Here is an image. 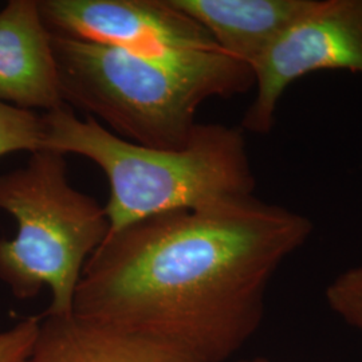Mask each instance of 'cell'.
Listing matches in <instances>:
<instances>
[{
    "instance_id": "9c48e42d",
    "label": "cell",
    "mask_w": 362,
    "mask_h": 362,
    "mask_svg": "<svg viewBox=\"0 0 362 362\" xmlns=\"http://www.w3.org/2000/svg\"><path fill=\"white\" fill-rule=\"evenodd\" d=\"M28 362H199L149 338L73 314L42 315Z\"/></svg>"
},
{
    "instance_id": "7c38bea8",
    "label": "cell",
    "mask_w": 362,
    "mask_h": 362,
    "mask_svg": "<svg viewBox=\"0 0 362 362\" xmlns=\"http://www.w3.org/2000/svg\"><path fill=\"white\" fill-rule=\"evenodd\" d=\"M40 317H28L0 332V362H28Z\"/></svg>"
},
{
    "instance_id": "4fadbf2b",
    "label": "cell",
    "mask_w": 362,
    "mask_h": 362,
    "mask_svg": "<svg viewBox=\"0 0 362 362\" xmlns=\"http://www.w3.org/2000/svg\"><path fill=\"white\" fill-rule=\"evenodd\" d=\"M239 362H272V360L266 358V357H252V358H246Z\"/></svg>"
},
{
    "instance_id": "7a4b0ae2",
    "label": "cell",
    "mask_w": 362,
    "mask_h": 362,
    "mask_svg": "<svg viewBox=\"0 0 362 362\" xmlns=\"http://www.w3.org/2000/svg\"><path fill=\"white\" fill-rule=\"evenodd\" d=\"M52 34L62 101L143 146L176 151L191 140L199 106L255 86L250 66L219 47L148 58Z\"/></svg>"
},
{
    "instance_id": "5b68a950",
    "label": "cell",
    "mask_w": 362,
    "mask_h": 362,
    "mask_svg": "<svg viewBox=\"0 0 362 362\" xmlns=\"http://www.w3.org/2000/svg\"><path fill=\"white\" fill-rule=\"evenodd\" d=\"M322 70L362 74V0H315L252 66L257 94L242 129L267 134L286 89Z\"/></svg>"
},
{
    "instance_id": "52a82bcc",
    "label": "cell",
    "mask_w": 362,
    "mask_h": 362,
    "mask_svg": "<svg viewBox=\"0 0 362 362\" xmlns=\"http://www.w3.org/2000/svg\"><path fill=\"white\" fill-rule=\"evenodd\" d=\"M0 101L45 113L65 105L38 0H10L0 11Z\"/></svg>"
},
{
    "instance_id": "8fae6325",
    "label": "cell",
    "mask_w": 362,
    "mask_h": 362,
    "mask_svg": "<svg viewBox=\"0 0 362 362\" xmlns=\"http://www.w3.org/2000/svg\"><path fill=\"white\" fill-rule=\"evenodd\" d=\"M325 298L338 317L362 332V264L339 274L326 287Z\"/></svg>"
},
{
    "instance_id": "6da1fadb",
    "label": "cell",
    "mask_w": 362,
    "mask_h": 362,
    "mask_svg": "<svg viewBox=\"0 0 362 362\" xmlns=\"http://www.w3.org/2000/svg\"><path fill=\"white\" fill-rule=\"evenodd\" d=\"M311 233L309 218L254 194L139 220L88 260L74 314L196 361H228L258 332L275 272Z\"/></svg>"
},
{
    "instance_id": "30bf717a",
    "label": "cell",
    "mask_w": 362,
    "mask_h": 362,
    "mask_svg": "<svg viewBox=\"0 0 362 362\" xmlns=\"http://www.w3.org/2000/svg\"><path fill=\"white\" fill-rule=\"evenodd\" d=\"M45 124L42 116L0 101V157L43 149Z\"/></svg>"
},
{
    "instance_id": "8992f818",
    "label": "cell",
    "mask_w": 362,
    "mask_h": 362,
    "mask_svg": "<svg viewBox=\"0 0 362 362\" xmlns=\"http://www.w3.org/2000/svg\"><path fill=\"white\" fill-rule=\"evenodd\" d=\"M38 7L52 34L141 57L170 58L219 47L204 27L168 0H38Z\"/></svg>"
},
{
    "instance_id": "277c9868",
    "label": "cell",
    "mask_w": 362,
    "mask_h": 362,
    "mask_svg": "<svg viewBox=\"0 0 362 362\" xmlns=\"http://www.w3.org/2000/svg\"><path fill=\"white\" fill-rule=\"evenodd\" d=\"M65 156L40 149L0 175V211L18 226L13 239H0V281L18 299L49 288L45 315L74 313L82 272L110 231L105 208L67 180Z\"/></svg>"
},
{
    "instance_id": "3957f363",
    "label": "cell",
    "mask_w": 362,
    "mask_h": 362,
    "mask_svg": "<svg viewBox=\"0 0 362 362\" xmlns=\"http://www.w3.org/2000/svg\"><path fill=\"white\" fill-rule=\"evenodd\" d=\"M42 118L43 149L86 157L104 172L110 187L105 207L110 231L255 191L246 139L239 128L197 124L184 148L167 151L129 143L93 117L79 119L67 105Z\"/></svg>"
},
{
    "instance_id": "ba28073f",
    "label": "cell",
    "mask_w": 362,
    "mask_h": 362,
    "mask_svg": "<svg viewBox=\"0 0 362 362\" xmlns=\"http://www.w3.org/2000/svg\"><path fill=\"white\" fill-rule=\"evenodd\" d=\"M204 27L220 49L252 69L315 0H168Z\"/></svg>"
}]
</instances>
